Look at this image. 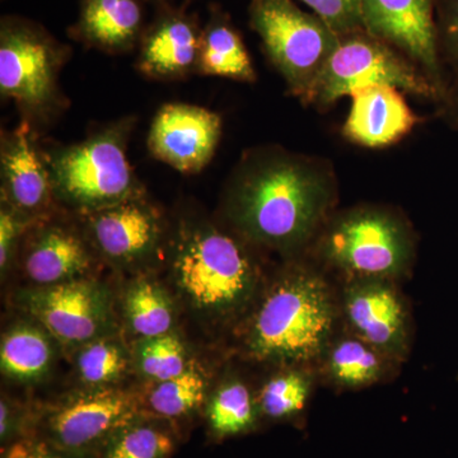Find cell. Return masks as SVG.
Returning a JSON list of instances; mask_svg holds the SVG:
<instances>
[{
  "label": "cell",
  "mask_w": 458,
  "mask_h": 458,
  "mask_svg": "<svg viewBox=\"0 0 458 458\" xmlns=\"http://www.w3.org/2000/svg\"><path fill=\"white\" fill-rule=\"evenodd\" d=\"M65 47L40 27L4 18L0 27V93L26 116L47 120L63 105L59 75Z\"/></svg>",
  "instance_id": "9"
},
{
  "label": "cell",
  "mask_w": 458,
  "mask_h": 458,
  "mask_svg": "<svg viewBox=\"0 0 458 458\" xmlns=\"http://www.w3.org/2000/svg\"><path fill=\"white\" fill-rule=\"evenodd\" d=\"M177 441L174 424L143 412L117 430L96 458H170Z\"/></svg>",
  "instance_id": "27"
},
{
  "label": "cell",
  "mask_w": 458,
  "mask_h": 458,
  "mask_svg": "<svg viewBox=\"0 0 458 458\" xmlns=\"http://www.w3.org/2000/svg\"><path fill=\"white\" fill-rule=\"evenodd\" d=\"M222 135V117L195 105L167 104L150 125L148 148L158 161L185 174H199L212 161Z\"/></svg>",
  "instance_id": "13"
},
{
  "label": "cell",
  "mask_w": 458,
  "mask_h": 458,
  "mask_svg": "<svg viewBox=\"0 0 458 458\" xmlns=\"http://www.w3.org/2000/svg\"><path fill=\"white\" fill-rule=\"evenodd\" d=\"M22 243L23 273L35 286L87 278L95 264V251L83 232L49 218L33 225Z\"/></svg>",
  "instance_id": "16"
},
{
  "label": "cell",
  "mask_w": 458,
  "mask_h": 458,
  "mask_svg": "<svg viewBox=\"0 0 458 458\" xmlns=\"http://www.w3.org/2000/svg\"><path fill=\"white\" fill-rule=\"evenodd\" d=\"M372 86H390L401 92L436 98L439 86L415 63L391 45L361 31L340 36L339 44L319 73L307 99L319 107L330 106L344 96Z\"/></svg>",
  "instance_id": "7"
},
{
  "label": "cell",
  "mask_w": 458,
  "mask_h": 458,
  "mask_svg": "<svg viewBox=\"0 0 458 458\" xmlns=\"http://www.w3.org/2000/svg\"><path fill=\"white\" fill-rule=\"evenodd\" d=\"M132 360L138 372L155 384L182 375L190 367L185 345L174 333L140 339Z\"/></svg>",
  "instance_id": "28"
},
{
  "label": "cell",
  "mask_w": 458,
  "mask_h": 458,
  "mask_svg": "<svg viewBox=\"0 0 458 458\" xmlns=\"http://www.w3.org/2000/svg\"><path fill=\"white\" fill-rule=\"evenodd\" d=\"M126 327L140 339L172 333L174 307L164 286L155 279L141 276L132 280L123 298Z\"/></svg>",
  "instance_id": "25"
},
{
  "label": "cell",
  "mask_w": 458,
  "mask_h": 458,
  "mask_svg": "<svg viewBox=\"0 0 458 458\" xmlns=\"http://www.w3.org/2000/svg\"><path fill=\"white\" fill-rule=\"evenodd\" d=\"M38 222L40 221L29 218L25 214L17 212L11 205L2 201V208H0V269H2V274L9 269L27 232Z\"/></svg>",
  "instance_id": "31"
},
{
  "label": "cell",
  "mask_w": 458,
  "mask_h": 458,
  "mask_svg": "<svg viewBox=\"0 0 458 458\" xmlns=\"http://www.w3.org/2000/svg\"><path fill=\"white\" fill-rule=\"evenodd\" d=\"M445 35L458 54V0H451L445 14Z\"/></svg>",
  "instance_id": "32"
},
{
  "label": "cell",
  "mask_w": 458,
  "mask_h": 458,
  "mask_svg": "<svg viewBox=\"0 0 458 458\" xmlns=\"http://www.w3.org/2000/svg\"><path fill=\"white\" fill-rule=\"evenodd\" d=\"M0 177L3 203L35 221L49 218L56 203L49 165L27 120L3 132Z\"/></svg>",
  "instance_id": "15"
},
{
  "label": "cell",
  "mask_w": 458,
  "mask_h": 458,
  "mask_svg": "<svg viewBox=\"0 0 458 458\" xmlns=\"http://www.w3.org/2000/svg\"><path fill=\"white\" fill-rule=\"evenodd\" d=\"M29 458H80L63 454L38 441H26Z\"/></svg>",
  "instance_id": "33"
},
{
  "label": "cell",
  "mask_w": 458,
  "mask_h": 458,
  "mask_svg": "<svg viewBox=\"0 0 458 458\" xmlns=\"http://www.w3.org/2000/svg\"><path fill=\"white\" fill-rule=\"evenodd\" d=\"M298 2L312 9L313 14L324 21L336 35L344 36L363 30L360 0H298Z\"/></svg>",
  "instance_id": "30"
},
{
  "label": "cell",
  "mask_w": 458,
  "mask_h": 458,
  "mask_svg": "<svg viewBox=\"0 0 458 458\" xmlns=\"http://www.w3.org/2000/svg\"><path fill=\"white\" fill-rule=\"evenodd\" d=\"M143 414L137 394L110 387L68 394L33 411L31 441L80 458H96L117 430Z\"/></svg>",
  "instance_id": "8"
},
{
  "label": "cell",
  "mask_w": 458,
  "mask_h": 458,
  "mask_svg": "<svg viewBox=\"0 0 458 458\" xmlns=\"http://www.w3.org/2000/svg\"><path fill=\"white\" fill-rule=\"evenodd\" d=\"M336 198L335 177L322 162L282 149L260 150L234 171L225 214L231 231L249 245L295 259L311 249Z\"/></svg>",
  "instance_id": "1"
},
{
  "label": "cell",
  "mask_w": 458,
  "mask_h": 458,
  "mask_svg": "<svg viewBox=\"0 0 458 458\" xmlns=\"http://www.w3.org/2000/svg\"><path fill=\"white\" fill-rule=\"evenodd\" d=\"M167 255L181 301L212 327H240L265 285L249 243L205 219H182Z\"/></svg>",
  "instance_id": "3"
},
{
  "label": "cell",
  "mask_w": 458,
  "mask_h": 458,
  "mask_svg": "<svg viewBox=\"0 0 458 458\" xmlns=\"http://www.w3.org/2000/svg\"><path fill=\"white\" fill-rule=\"evenodd\" d=\"M340 327L339 286L318 262L289 259L240 325L241 348L274 367L318 366Z\"/></svg>",
  "instance_id": "2"
},
{
  "label": "cell",
  "mask_w": 458,
  "mask_h": 458,
  "mask_svg": "<svg viewBox=\"0 0 458 458\" xmlns=\"http://www.w3.org/2000/svg\"><path fill=\"white\" fill-rule=\"evenodd\" d=\"M53 340L38 322H20L9 328L0 345L3 375L23 384L44 378L53 366Z\"/></svg>",
  "instance_id": "23"
},
{
  "label": "cell",
  "mask_w": 458,
  "mask_h": 458,
  "mask_svg": "<svg viewBox=\"0 0 458 458\" xmlns=\"http://www.w3.org/2000/svg\"><path fill=\"white\" fill-rule=\"evenodd\" d=\"M351 110L343 134L352 143L367 148L391 146L418 123L400 89L390 86L366 87L352 92Z\"/></svg>",
  "instance_id": "18"
},
{
  "label": "cell",
  "mask_w": 458,
  "mask_h": 458,
  "mask_svg": "<svg viewBox=\"0 0 458 458\" xmlns=\"http://www.w3.org/2000/svg\"><path fill=\"white\" fill-rule=\"evenodd\" d=\"M251 23L292 95L307 102L340 36L293 0H254Z\"/></svg>",
  "instance_id": "6"
},
{
  "label": "cell",
  "mask_w": 458,
  "mask_h": 458,
  "mask_svg": "<svg viewBox=\"0 0 458 458\" xmlns=\"http://www.w3.org/2000/svg\"><path fill=\"white\" fill-rule=\"evenodd\" d=\"M318 382L316 366L291 364L278 367L256 393L261 418L276 423L301 418Z\"/></svg>",
  "instance_id": "21"
},
{
  "label": "cell",
  "mask_w": 458,
  "mask_h": 458,
  "mask_svg": "<svg viewBox=\"0 0 458 458\" xmlns=\"http://www.w3.org/2000/svg\"><path fill=\"white\" fill-rule=\"evenodd\" d=\"M141 27L138 0H83L75 32L90 47L122 54L135 47Z\"/></svg>",
  "instance_id": "20"
},
{
  "label": "cell",
  "mask_w": 458,
  "mask_h": 458,
  "mask_svg": "<svg viewBox=\"0 0 458 458\" xmlns=\"http://www.w3.org/2000/svg\"><path fill=\"white\" fill-rule=\"evenodd\" d=\"M360 7L364 31L403 51L439 86L433 0H360Z\"/></svg>",
  "instance_id": "14"
},
{
  "label": "cell",
  "mask_w": 458,
  "mask_h": 458,
  "mask_svg": "<svg viewBox=\"0 0 458 458\" xmlns=\"http://www.w3.org/2000/svg\"><path fill=\"white\" fill-rule=\"evenodd\" d=\"M313 261L342 280L401 282L414 267L417 241L403 216L377 205L334 212L313 241Z\"/></svg>",
  "instance_id": "4"
},
{
  "label": "cell",
  "mask_w": 458,
  "mask_h": 458,
  "mask_svg": "<svg viewBox=\"0 0 458 458\" xmlns=\"http://www.w3.org/2000/svg\"><path fill=\"white\" fill-rule=\"evenodd\" d=\"M403 363L340 327L318 363L319 382L337 391H360L385 384Z\"/></svg>",
  "instance_id": "19"
},
{
  "label": "cell",
  "mask_w": 458,
  "mask_h": 458,
  "mask_svg": "<svg viewBox=\"0 0 458 458\" xmlns=\"http://www.w3.org/2000/svg\"><path fill=\"white\" fill-rule=\"evenodd\" d=\"M208 432L216 441L252 432L261 420L256 393L238 377L225 379L204 406Z\"/></svg>",
  "instance_id": "24"
},
{
  "label": "cell",
  "mask_w": 458,
  "mask_h": 458,
  "mask_svg": "<svg viewBox=\"0 0 458 458\" xmlns=\"http://www.w3.org/2000/svg\"><path fill=\"white\" fill-rule=\"evenodd\" d=\"M339 303L344 328L400 363L408 360L414 322L399 282L376 278L342 280Z\"/></svg>",
  "instance_id": "11"
},
{
  "label": "cell",
  "mask_w": 458,
  "mask_h": 458,
  "mask_svg": "<svg viewBox=\"0 0 458 458\" xmlns=\"http://www.w3.org/2000/svg\"><path fill=\"white\" fill-rule=\"evenodd\" d=\"M208 381L204 373L190 366L182 375L157 382L141 401L144 414L174 424L191 418L208 400Z\"/></svg>",
  "instance_id": "26"
},
{
  "label": "cell",
  "mask_w": 458,
  "mask_h": 458,
  "mask_svg": "<svg viewBox=\"0 0 458 458\" xmlns=\"http://www.w3.org/2000/svg\"><path fill=\"white\" fill-rule=\"evenodd\" d=\"M20 306L54 340L69 349L111 336L114 312L106 286L89 278L33 286L18 297Z\"/></svg>",
  "instance_id": "10"
},
{
  "label": "cell",
  "mask_w": 458,
  "mask_h": 458,
  "mask_svg": "<svg viewBox=\"0 0 458 458\" xmlns=\"http://www.w3.org/2000/svg\"><path fill=\"white\" fill-rule=\"evenodd\" d=\"M134 117H123L80 143L45 153L56 201L81 216L146 194L128 157Z\"/></svg>",
  "instance_id": "5"
},
{
  "label": "cell",
  "mask_w": 458,
  "mask_h": 458,
  "mask_svg": "<svg viewBox=\"0 0 458 458\" xmlns=\"http://www.w3.org/2000/svg\"><path fill=\"white\" fill-rule=\"evenodd\" d=\"M82 216L93 251L114 267H147L167 246L164 219L146 194Z\"/></svg>",
  "instance_id": "12"
},
{
  "label": "cell",
  "mask_w": 458,
  "mask_h": 458,
  "mask_svg": "<svg viewBox=\"0 0 458 458\" xmlns=\"http://www.w3.org/2000/svg\"><path fill=\"white\" fill-rule=\"evenodd\" d=\"M2 458H29L26 442H18L3 450Z\"/></svg>",
  "instance_id": "34"
},
{
  "label": "cell",
  "mask_w": 458,
  "mask_h": 458,
  "mask_svg": "<svg viewBox=\"0 0 458 458\" xmlns=\"http://www.w3.org/2000/svg\"><path fill=\"white\" fill-rule=\"evenodd\" d=\"M201 30L182 11L165 12L141 36L137 68L158 81H177L197 73Z\"/></svg>",
  "instance_id": "17"
},
{
  "label": "cell",
  "mask_w": 458,
  "mask_h": 458,
  "mask_svg": "<svg viewBox=\"0 0 458 458\" xmlns=\"http://www.w3.org/2000/svg\"><path fill=\"white\" fill-rule=\"evenodd\" d=\"M128 367V352L111 336L101 337L78 349V377L90 388L110 387L123 378Z\"/></svg>",
  "instance_id": "29"
},
{
  "label": "cell",
  "mask_w": 458,
  "mask_h": 458,
  "mask_svg": "<svg viewBox=\"0 0 458 458\" xmlns=\"http://www.w3.org/2000/svg\"><path fill=\"white\" fill-rule=\"evenodd\" d=\"M197 73L238 82L256 81L251 56L240 33L225 18L216 16L201 30Z\"/></svg>",
  "instance_id": "22"
}]
</instances>
